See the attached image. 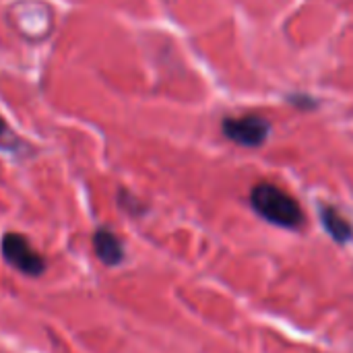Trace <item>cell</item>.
Wrapping results in <instances>:
<instances>
[{
  "mask_svg": "<svg viewBox=\"0 0 353 353\" xmlns=\"http://www.w3.org/2000/svg\"><path fill=\"white\" fill-rule=\"evenodd\" d=\"M17 147H19V137L10 130V126L0 116V149L2 151H17Z\"/></svg>",
  "mask_w": 353,
  "mask_h": 353,
  "instance_id": "6",
  "label": "cell"
},
{
  "mask_svg": "<svg viewBox=\"0 0 353 353\" xmlns=\"http://www.w3.org/2000/svg\"><path fill=\"white\" fill-rule=\"evenodd\" d=\"M321 219H323L325 230H327V232L331 234V238H335L337 242H347V240L352 238V225H350V221H347L337 209L323 207V209H321Z\"/></svg>",
  "mask_w": 353,
  "mask_h": 353,
  "instance_id": "5",
  "label": "cell"
},
{
  "mask_svg": "<svg viewBox=\"0 0 353 353\" xmlns=\"http://www.w3.org/2000/svg\"><path fill=\"white\" fill-rule=\"evenodd\" d=\"M93 250L97 254V259L103 263V265H118L122 263L124 259V246L122 242L118 240V236L105 228L97 230L93 234Z\"/></svg>",
  "mask_w": 353,
  "mask_h": 353,
  "instance_id": "4",
  "label": "cell"
},
{
  "mask_svg": "<svg viewBox=\"0 0 353 353\" xmlns=\"http://www.w3.org/2000/svg\"><path fill=\"white\" fill-rule=\"evenodd\" d=\"M2 256L4 261L14 267L17 271H21L23 275H31V277H37L43 273L46 269V263L43 259L35 252V248L27 242L25 236L21 234H6L2 238Z\"/></svg>",
  "mask_w": 353,
  "mask_h": 353,
  "instance_id": "2",
  "label": "cell"
},
{
  "mask_svg": "<svg viewBox=\"0 0 353 353\" xmlns=\"http://www.w3.org/2000/svg\"><path fill=\"white\" fill-rule=\"evenodd\" d=\"M254 211L279 228H298L304 221V213L294 196L273 184H259L250 192Z\"/></svg>",
  "mask_w": 353,
  "mask_h": 353,
  "instance_id": "1",
  "label": "cell"
},
{
  "mask_svg": "<svg viewBox=\"0 0 353 353\" xmlns=\"http://www.w3.org/2000/svg\"><path fill=\"white\" fill-rule=\"evenodd\" d=\"M271 132V124L261 116L223 120V134L244 147H261Z\"/></svg>",
  "mask_w": 353,
  "mask_h": 353,
  "instance_id": "3",
  "label": "cell"
}]
</instances>
